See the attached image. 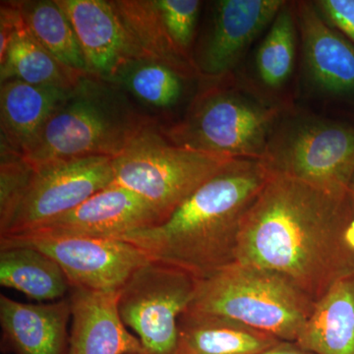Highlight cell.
I'll return each instance as SVG.
<instances>
[{
  "instance_id": "cell-24",
  "label": "cell",
  "mask_w": 354,
  "mask_h": 354,
  "mask_svg": "<svg viewBox=\"0 0 354 354\" xmlns=\"http://www.w3.org/2000/svg\"><path fill=\"white\" fill-rule=\"evenodd\" d=\"M185 79L164 64L141 60L128 65L106 82L127 91L146 106L165 109L180 101Z\"/></svg>"
},
{
  "instance_id": "cell-11",
  "label": "cell",
  "mask_w": 354,
  "mask_h": 354,
  "mask_svg": "<svg viewBox=\"0 0 354 354\" xmlns=\"http://www.w3.org/2000/svg\"><path fill=\"white\" fill-rule=\"evenodd\" d=\"M162 223L160 216L143 198L113 183L69 213L12 239L76 236L118 239Z\"/></svg>"
},
{
  "instance_id": "cell-28",
  "label": "cell",
  "mask_w": 354,
  "mask_h": 354,
  "mask_svg": "<svg viewBox=\"0 0 354 354\" xmlns=\"http://www.w3.org/2000/svg\"><path fill=\"white\" fill-rule=\"evenodd\" d=\"M314 4L328 24L354 44V0H320Z\"/></svg>"
},
{
  "instance_id": "cell-22",
  "label": "cell",
  "mask_w": 354,
  "mask_h": 354,
  "mask_svg": "<svg viewBox=\"0 0 354 354\" xmlns=\"http://www.w3.org/2000/svg\"><path fill=\"white\" fill-rule=\"evenodd\" d=\"M111 4L149 59L176 70L184 78L199 74L194 60L183 55L169 37L156 0H115Z\"/></svg>"
},
{
  "instance_id": "cell-27",
  "label": "cell",
  "mask_w": 354,
  "mask_h": 354,
  "mask_svg": "<svg viewBox=\"0 0 354 354\" xmlns=\"http://www.w3.org/2000/svg\"><path fill=\"white\" fill-rule=\"evenodd\" d=\"M34 167L22 157L1 152L0 167V216L6 215L23 192Z\"/></svg>"
},
{
  "instance_id": "cell-12",
  "label": "cell",
  "mask_w": 354,
  "mask_h": 354,
  "mask_svg": "<svg viewBox=\"0 0 354 354\" xmlns=\"http://www.w3.org/2000/svg\"><path fill=\"white\" fill-rule=\"evenodd\" d=\"M57 2L75 30L88 75L109 81L128 65L150 60L128 32L111 1Z\"/></svg>"
},
{
  "instance_id": "cell-31",
  "label": "cell",
  "mask_w": 354,
  "mask_h": 354,
  "mask_svg": "<svg viewBox=\"0 0 354 354\" xmlns=\"http://www.w3.org/2000/svg\"><path fill=\"white\" fill-rule=\"evenodd\" d=\"M351 195H353V199H354V195L353 194V193H351Z\"/></svg>"
},
{
  "instance_id": "cell-13",
  "label": "cell",
  "mask_w": 354,
  "mask_h": 354,
  "mask_svg": "<svg viewBox=\"0 0 354 354\" xmlns=\"http://www.w3.org/2000/svg\"><path fill=\"white\" fill-rule=\"evenodd\" d=\"M286 1L220 0L214 4L211 29L194 60L199 74L225 75L247 48L272 25Z\"/></svg>"
},
{
  "instance_id": "cell-4",
  "label": "cell",
  "mask_w": 354,
  "mask_h": 354,
  "mask_svg": "<svg viewBox=\"0 0 354 354\" xmlns=\"http://www.w3.org/2000/svg\"><path fill=\"white\" fill-rule=\"evenodd\" d=\"M315 301L277 272L235 262L198 281L187 311L297 342Z\"/></svg>"
},
{
  "instance_id": "cell-18",
  "label": "cell",
  "mask_w": 354,
  "mask_h": 354,
  "mask_svg": "<svg viewBox=\"0 0 354 354\" xmlns=\"http://www.w3.org/2000/svg\"><path fill=\"white\" fill-rule=\"evenodd\" d=\"M279 339L228 319L183 312L176 354H259Z\"/></svg>"
},
{
  "instance_id": "cell-30",
  "label": "cell",
  "mask_w": 354,
  "mask_h": 354,
  "mask_svg": "<svg viewBox=\"0 0 354 354\" xmlns=\"http://www.w3.org/2000/svg\"><path fill=\"white\" fill-rule=\"evenodd\" d=\"M349 191L354 195V176L353 180H351V186H349Z\"/></svg>"
},
{
  "instance_id": "cell-16",
  "label": "cell",
  "mask_w": 354,
  "mask_h": 354,
  "mask_svg": "<svg viewBox=\"0 0 354 354\" xmlns=\"http://www.w3.org/2000/svg\"><path fill=\"white\" fill-rule=\"evenodd\" d=\"M71 320L69 298L23 304L0 295L2 351L13 354H67Z\"/></svg>"
},
{
  "instance_id": "cell-6",
  "label": "cell",
  "mask_w": 354,
  "mask_h": 354,
  "mask_svg": "<svg viewBox=\"0 0 354 354\" xmlns=\"http://www.w3.org/2000/svg\"><path fill=\"white\" fill-rule=\"evenodd\" d=\"M281 113L241 91L214 86L195 97L180 122L160 130L176 146L261 160Z\"/></svg>"
},
{
  "instance_id": "cell-21",
  "label": "cell",
  "mask_w": 354,
  "mask_h": 354,
  "mask_svg": "<svg viewBox=\"0 0 354 354\" xmlns=\"http://www.w3.org/2000/svg\"><path fill=\"white\" fill-rule=\"evenodd\" d=\"M0 81L20 80L32 85L70 90L88 74L64 66L34 39L24 20L18 26L3 57H0Z\"/></svg>"
},
{
  "instance_id": "cell-26",
  "label": "cell",
  "mask_w": 354,
  "mask_h": 354,
  "mask_svg": "<svg viewBox=\"0 0 354 354\" xmlns=\"http://www.w3.org/2000/svg\"><path fill=\"white\" fill-rule=\"evenodd\" d=\"M156 4L167 27V32L176 48L186 57L192 58L190 50L196 31L201 1L156 0Z\"/></svg>"
},
{
  "instance_id": "cell-7",
  "label": "cell",
  "mask_w": 354,
  "mask_h": 354,
  "mask_svg": "<svg viewBox=\"0 0 354 354\" xmlns=\"http://www.w3.org/2000/svg\"><path fill=\"white\" fill-rule=\"evenodd\" d=\"M261 162L272 176L348 192L354 176V127L314 116L279 120Z\"/></svg>"
},
{
  "instance_id": "cell-17",
  "label": "cell",
  "mask_w": 354,
  "mask_h": 354,
  "mask_svg": "<svg viewBox=\"0 0 354 354\" xmlns=\"http://www.w3.org/2000/svg\"><path fill=\"white\" fill-rule=\"evenodd\" d=\"M71 90V88H70ZM70 90L9 80L0 87L1 152L23 157Z\"/></svg>"
},
{
  "instance_id": "cell-15",
  "label": "cell",
  "mask_w": 354,
  "mask_h": 354,
  "mask_svg": "<svg viewBox=\"0 0 354 354\" xmlns=\"http://www.w3.org/2000/svg\"><path fill=\"white\" fill-rule=\"evenodd\" d=\"M120 292L72 288L71 333L67 354H144L136 335L123 323Z\"/></svg>"
},
{
  "instance_id": "cell-2",
  "label": "cell",
  "mask_w": 354,
  "mask_h": 354,
  "mask_svg": "<svg viewBox=\"0 0 354 354\" xmlns=\"http://www.w3.org/2000/svg\"><path fill=\"white\" fill-rule=\"evenodd\" d=\"M271 177L261 160L235 158L164 223L118 239L151 260L207 278L236 262L244 220Z\"/></svg>"
},
{
  "instance_id": "cell-25",
  "label": "cell",
  "mask_w": 354,
  "mask_h": 354,
  "mask_svg": "<svg viewBox=\"0 0 354 354\" xmlns=\"http://www.w3.org/2000/svg\"><path fill=\"white\" fill-rule=\"evenodd\" d=\"M297 26L295 10L286 2L270 26L256 58L258 75L267 87L281 88L292 74Z\"/></svg>"
},
{
  "instance_id": "cell-9",
  "label": "cell",
  "mask_w": 354,
  "mask_h": 354,
  "mask_svg": "<svg viewBox=\"0 0 354 354\" xmlns=\"http://www.w3.org/2000/svg\"><path fill=\"white\" fill-rule=\"evenodd\" d=\"M198 281L180 268L151 260L121 288V319L136 334L144 354H176L179 319L195 297Z\"/></svg>"
},
{
  "instance_id": "cell-3",
  "label": "cell",
  "mask_w": 354,
  "mask_h": 354,
  "mask_svg": "<svg viewBox=\"0 0 354 354\" xmlns=\"http://www.w3.org/2000/svg\"><path fill=\"white\" fill-rule=\"evenodd\" d=\"M153 123L120 87L84 75L22 158L32 167L72 158H115Z\"/></svg>"
},
{
  "instance_id": "cell-14",
  "label": "cell",
  "mask_w": 354,
  "mask_h": 354,
  "mask_svg": "<svg viewBox=\"0 0 354 354\" xmlns=\"http://www.w3.org/2000/svg\"><path fill=\"white\" fill-rule=\"evenodd\" d=\"M295 17L313 85L328 95L354 94V44L328 24L314 3L297 2Z\"/></svg>"
},
{
  "instance_id": "cell-19",
  "label": "cell",
  "mask_w": 354,
  "mask_h": 354,
  "mask_svg": "<svg viewBox=\"0 0 354 354\" xmlns=\"http://www.w3.org/2000/svg\"><path fill=\"white\" fill-rule=\"evenodd\" d=\"M297 342L315 354H354V274L317 300Z\"/></svg>"
},
{
  "instance_id": "cell-23",
  "label": "cell",
  "mask_w": 354,
  "mask_h": 354,
  "mask_svg": "<svg viewBox=\"0 0 354 354\" xmlns=\"http://www.w3.org/2000/svg\"><path fill=\"white\" fill-rule=\"evenodd\" d=\"M18 6L26 27L41 46L64 66L88 74L75 30L57 0L18 1Z\"/></svg>"
},
{
  "instance_id": "cell-10",
  "label": "cell",
  "mask_w": 354,
  "mask_h": 354,
  "mask_svg": "<svg viewBox=\"0 0 354 354\" xmlns=\"http://www.w3.org/2000/svg\"><path fill=\"white\" fill-rule=\"evenodd\" d=\"M0 245H25L38 249L55 261L72 288L120 292L128 279L150 258L122 239L92 237H24L0 239Z\"/></svg>"
},
{
  "instance_id": "cell-20",
  "label": "cell",
  "mask_w": 354,
  "mask_h": 354,
  "mask_svg": "<svg viewBox=\"0 0 354 354\" xmlns=\"http://www.w3.org/2000/svg\"><path fill=\"white\" fill-rule=\"evenodd\" d=\"M0 285L39 302L64 299L71 286L60 266L38 249L0 245Z\"/></svg>"
},
{
  "instance_id": "cell-5",
  "label": "cell",
  "mask_w": 354,
  "mask_h": 354,
  "mask_svg": "<svg viewBox=\"0 0 354 354\" xmlns=\"http://www.w3.org/2000/svg\"><path fill=\"white\" fill-rule=\"evenodd\" d=\"M234 160L174 145L153 123L113 158V183L143 198L165 221Z\"/></svg>"
},
{
  "instance_id": "cell-29",
  "label": "cell",
  "mask_w": 354,
  "mask_h": 354,
  "mask_svg": "<svg viewBox=\"0 0 354 354\" xmlns=\"http://www.w3.org/2000/svg\"><path fill=\"white\" fill-rule=\"evenodd\" d=\"M259 354H315L302 348L297 342H279Z\"/></svg>"
},
{
  "instance_id": "cell-8",
  "label": "cell",
  "mask_w": 354,
  "mask_h": 354,
  "mask_svg": "<svg viewBox=\"0 0 354 354\" xmlns=\"http://www.w3.org/2000/svg\"><path fill=\"white\" fill-rule=\"evenodd\" d=\"M32 167L17 201L0 216V239L31 232L114 183L113 158H72Z\"/></svg>"
},
{
  "instance_id": "cell-1",
  "label": "cell",
  "mask_w": 354,
  "mask_h": 354,
  "mask_svg": "<svg viewBox=\"0 0 354 354\" xmlns=\"http://www.w3.org/2000/svg\"><path fill=\"white\" fill-rule=\"evenodd\" d=\"M236 262L288 279L314 301L354 274V199L272 176L247 214Z\"/></svg>"
}]
</instances>
